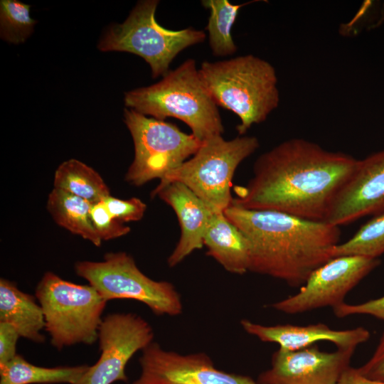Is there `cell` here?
I'll use <instances>...</instances> for the list:
<instances>
[{
    "label": "cell",
    "instance_id": "1",
    "mask_svg": "<svg viewBox=\"0 0 384 384\" xmlns=\"http://www.w3.org/2000/svg\"><path fill=\"white\" fill-rule=\"evenodd\" d=\"M357 161L307 139L285 140L257 159L247 183L234 188L231 205L324 221Z\"/></svg>",
    "mask_w": 384,
    "mask_h": 384
},
{
    "label": "cell",
    "instance_id": "2",
    "mask_svg": "<svg viewBox=\"0 0 384 384\" xmlns=\"http://www.w3.org/2000/svg\"><path fill=\"white\" fill-rule=\"evenodd\" d=\"M225 217L244 235L249 272L267 275L297 287L332 258L339 243V227L273 210H247L231 205Z\"/></svg>",
    "mask_w": 384,
    "mask_h": 384
},
{
    "label": "cell",
    "instance_id": "3",
    "mask_svg": "<svg viewBox=\"0 0 384 384\" xmlns=\"http://www.w3.org/2000/svg\"><path fill=\"white\" fill-rule=\"evenodd\" d=\"M201 78L217 105L234 112L243 136L250 127L266 120L279 106V91L274 66L252 54L216 62L204 61Z\"/></svg>",
    "mask_w": 384,
    "mask_h": 384
},
{
    "label": "cell",
    "instance_id": "4",
    "mask_svg": "<svg viewBox=\"0 0 384 384\" xmlns=\"http://www.w3.org/2000/svg\"><path fill=\"white\" fill-rule=\"evenodd\" d=\"M127 108L164 120L174 117L186 124L203 142L224 131L218 106L205 86L193 59H188L157 83L124 94Z\"/></svg>",
    "mask_w": 384,
    "mask_h": 384
},
{
    "label": "cell",
    "instance_id": "5",
    "mask_svg": "<svg viewBox=\"0 0 384 384\" xmlns=\"http://www.w3.org/2000/svg\"><path fill=\"white\" fill-rule=\"evenodd\" d=\"M35 297L45 319L51 345L58 351L97 341L107 301L90 284H78L46 272L38 283Z\"/></svg>",
    "mask_w": 384,
    "mask_h": 384
},
{
    "label": "cell",
    "instance_id": "6",
    "mask_svg": "<svg viewBox=\"0 0 384 384\" xmlns=\"http://www.w3.org/2000/svg\"><path fill=\"white\" fill-rule=\"evenodd\" d=\"M259 146L258 139L253 136H239L230 140L222 135L209 138L191 158L161 179L153 191L179 182L213 212L222 213L232 204V181L237 168Z\"/></svg>",
    "mask_w": 384,
    "mask_h": 384
},
{
    "label": "cell",
    "instance_id": "7",
    "mask_svg": "<svg viewBox=\"0 0 384 384\" xmlns=\"http://www.w3.org/2000/svg\"><path fill=\"white\" fill-rule=\"evenodd\" d=\"M157 0L139 1L121 24L109 28L100 41L101 51L128 52L142 57L150 66L153 78L165 76L176 55L184 49L203 42V31L186 28L167 29L156 21Z\"/></svg>",
    "mask_w": 384,
    "mask_h": 384
},
{
    "label": "cell",
    "instance_id": "8",
    "mask_svg": "<svg viewBox=\"0 0 384 384\" xmlns=\"http://www.w3.org/2000/svg\"><path fill=\"white\" fill-rule=\"evenodd\" d=\"M124 122L134 147L125 180L135 186L162 179L193 156L203 142L174 124L148 117L129 108L124 110Z\"/></svg>",
    "mask_w": 384,
    "mask_h": 384
},
{
    "label": "cell",
    "instance_id": "9",
    "mask_svg": "<svg viewBox=\"0 0 384 384\" xmlns=\"http://www.w3.org/2000/svg\"><path fill=\"white\" fill-rule=\"evenodd\" d=\"M75 271L107 302L132 299L143 303L156 315L174 316L183 311L181 295L175 287L145 275L134 258L124 252H108L100 262H77Z\"/></svg>",
    "mask_w": 384,
    "mask_h": 384
},
{
    "label": "cell",
    "instance_id": "10",
    "mask_svg": "<svg viewBox=\"0 0 384 384\" xmlns=\"http://www.w3.org/2000/svg\"><path fill=\"white\" fill-rule=\"evenodd\" d=\"M151 326L134 313H113L103 318L98 331L100 356L75 384L127 382L126 366L139 351L153 342Z\"/></svg>",
    "mask_w": 384,
    "mask_h": 384
},
{
    "label": "cell",
    "instance_id": "11",
    "mask_svg": "<svg viewBox=\"0 0 384 384\" xmlns=\"http://www.w3.org/2000/svg\"><path fill=\"white\" fill-rule=\"evenodd\" d=\"M380 263L361 256L336 257L315 270L299 292L271 305L279 311L296 314L336 306L346 294Z\"/></svg>",
    "mask_w": 384,
    "mask_h": 384
},
{
    "label": "cell",
    "instance_id": "12",
    "mask_svg": "<svg viewBox=\"0 0 384 384\" xmlns=\"http://www.w3.org/2000/svg\"><path fill=\"white\" fill-rule=\"evenodd\" d=\"M139 363L137 384H258L249 376L219 370L204 353L182 355L154 342L142 351Z\"/></svg>",
    "mask_w": 384,
    "mask_h": 384
},
{
    "label": "cell",
    "instance_id": "13",
    "mask_svg": "<svg viewBox=\"0 0 384 384\" xmlns=\"http://www.w3.org/2000/svg\"><path fill=\"white\" fill-rule=\"evenodd\" d=\"M355 349L321 351L316 345L298 349L279 348L271 367L262 373L258 384H338L349 368Z\"/></svg>",
    "mask_w": 384,
    "mask_h": 384
},
{
    "label": "cell",
    "instance_id": "14",
    "mask_svg": "<svg viewBox=\"0 0 384 384\" xmlns=\"http://www.w3.org/2000/svg\"><path fill=\"white\" fill-rule=\"evenodd\" d=\"M384 212V149L358 159L329 208L325 222L340 227Z\"/></svg>",
    "mask_w": 384,
    "mask_h": 384
},
{
    "label": "cell",
    "instance_id": "15",
    "mask_svg": "<svg viewBox=\"0 0 384 384\" xmlns=\"http://www.w3.org/2000/svg\"><path fill=\"white\" fill-rule=\"evenodd\" d=\"M155 196L173 208L179 222L180 238L167 260L169 266L173 267L204 246V236L215 212L190 188L179 182H173L160 190L152 191L151 196Z\"/></svg>",
    "mask_w": 384,
    "mask_h": 384
},
{
    "label": "cell",
    "instance_id": "16",
    "mask_svg": "<svg viewBox=\"0 0 384 384\" xmlns=\"http://www.w3.org/2000/svg\"><path fill=\"white\" fill-rule=\"evenodd\" d=\"M240 325L245 331L260 341L275 343L279 348L288 350L304 348L318 341L331 342L338 349H356L358 345L367 341L370 336V332L363 327L334 330L321 323L308 326H264L242 319Z\"/></svg>",
    "mask_w": 384,
    "mask_h": 384
},
{
    "label": "cell",
    "instance_id": "17",
    "mask_svg": "<svg viewBox=\"0 0 384 384\" xmlns=\"http://www.w3.org/2000/svg\"><path fill=\"white\" fill-rule=\"evenodd\" d=\"M206 254L225 270L236 274L249 272L247 240L240 229L224 213H215L203 239Z\"/></svg>",
    "mask_w": 384,
    "mask_h": 384
},
{
    "label": "cell",
    "instance_id": "18",
    "mask_svg": "<svg viewBox=\"0 0 384 384\" xmlns=\"http://www.w3.org/2000/svg\"><path fill=\"white\" fill-rule=\"evenodd\" d=\"M36 297L19 289L16 283L0 279V322L14 326L21 337L43 343L45 319Z\"/></svg>",
    "mask_w": 384,
    "mask_h": 384
},
{
    "label": "cell",
    "instance_id": "19",
    "mask_svg": "<svg viewBox=\"0 0 384 384\" xmlns=\"http://www.w3.org/2000/svg\"><path fill=\"white\" fill-rule=\"evenodd\" d=\"M92 204L84 198L53 188L48 195L47 209L59 226L80 235L96 247H100L102 241L90 216Z\"/></svg>",
    "mask_w": 384,
    "mask_h": 384
},
{
    "label": "cell",
    "instance_id": "20",
    "mask_svg": "<svg viewBox=\"0 0 384 384\" xmlns=\"http://www.w3.org/2000/svg\"><path fill=\"white\" fill-rule=\"evenodd\" d=\"M89 366L41 367L17 354L9 362L0 366V384H75Z\"/></svg>",
    "mask_w": 384,
    "mask_h": 384
},
{
    "label": "cell",
    "instance_id": "21",
    "mask_svg": "<svg viewBox=\"0 0 384 384\" xmlns=\"http://www.w3.org/2000/svg\"><path fill=\"white\" fill-rule=\"evenodd\" d=\"M53 186L92 203L110 196L102 176L94 169L75 159L59 165L55 171Z\"/></svg>",
    "mask_w": 384,
    "mask_h": 384
},
{
    "label": "cell",
    "instance_id": "22",
    "mask_svg": "<svg viewBox=\"0 0 384 384\" xmlns=\"http://www.w3.org/2000/svg\"><path fill=\"white\" fill-rule=\"evenodd\" d=\"M250 2L232 4L228 0H203L202 6L210 10L206 27L213 55L224 57L234 54L238 48L233 36L232 28L240 9Z\"/></svg>",
    "mask_w": 384,
    "mask_h": 384
},
{
    "label": "cell",
    "instance_id": "23",
    "mask_svg": "<svg viewBox=\"0 0 384 384\" xmlns=\"http://www.w3.org/2000/svg\"><path fill=\"white\" fill-rule=\"evenodd\" d=\"M384 253V212L374 215L347 241L338 243L333 257L361 256L378 259Z\"/></svg>",
    "mask_w": 384,
    "mask_h": 384
},
{
    "label": "cell",
    "instance_id": "24",
    "mask_svg": "<svg viewBox=\"0 0 384 384\" xmlns=\"http://www.w3.org/2000/svg\"><path fill=\"white\" fill-rule=\"evenodd\" d=\"M28 4L16 0L0 1V36L14 44L24 43L37 21L30 16Z\"/></svg>",
    "mask_w": 384,
    "mask_h": 384
},
{
    "label": "cell",
    "instance_id": "25",
    "mask_svg": "<svg viewBox=\"0 0 384 384\" xmlns=\"http://www.w3.org/2000/svg\"><path fill=\"white\" fill-rule=\"evenodd\" d=\"M90 216L94 228L102 240H110L126 235L130 228L114 218L102 201L93 203Z\"/></svg>",
    "mask_w": 384,
    "mask_h": 384
},
{
    "label": "cell",
    "instance_id": "26",
    "mask_svg": "<svg viewBox=\"0 0 384 384\" xmlns=\"http://www.w3.org/2000/svg\"><path fill=\"white\" fill-rule=\"evenodd\" d=\"M102 202L112 215L123 223L140 220L146 210V205L136 197L122 200L110 195Z\"/></svg>",
    "mask_w": 384,
    "mask_h": 384
},
{
    "label": "cell",
    "instance_id": "27",
    "mask_svg": "<svg viewBox=\"0 0 384 384\" xmlns=\"http://www.w3.org/2000/svg\"><path fill=\"white\" fill-rule=\"evenodd\" d=\"M334 314L343 318L355 314H366L384 321V295L358 304L342 303L333 308Z\"/></svg>",
    "mask_w": 384,
    "mask_h": 384
},
{
    "label": "cell",
    "instance_id": "28",
    "mask_svg": "<svg viewBox=\"0 0 384 384\" xmlns=\"http://www.w3.org/2000/svg\"><path fill=\"white\" fill-rule=\"evenodd\" d=\"M21 337L16 329L6 322H0V366H3L16 355V343Z\"/></svg>",
    "mask_w": 384,
    "mask_h": 384
},
{
    "label": "cell",
    "instance_id": "29",
    "mask_svg": "<svg viewBox=\"0 0 384 384\" xmlns=\"http://www.w3.org/2000/svg\"><path fill=\"white\" fill-rule=\"evenodd\" d=\"M356 369L370 380L384 382V330L373 356L364 365Z\"/></svg>",
    "mask_w": 384,
    "mask_h": 384
},
{
    "label": "cell",
    "instance_id": "30",
    "mask_svg": "<svg viewBox=\"0 0 384 384\" xmlns=\"http://www.w3.org/2000/svg\"><path fill=\"white\" fill-rule=\"evenodd\" d=\"M338 384H384L383 381L370 380L358 373L356 368H348Z\"/></svg>",
    "mask_w": 384,
    "mask_h": 384
},
{
    "label": "cell",
    "instance_id": "31",
    "mask_svg": "<svg viewBox=\"0 0 384 384\" xmlns=\"http://www.w3.org/2000/svg\"><path fill=\"white\" fill-rule=\"evenodd\" d=\"M132 384H137V383H135L134 382Z\"/></svg>",
    "mask_w": 384,
    "mask_h": 384
}]
</instances>
